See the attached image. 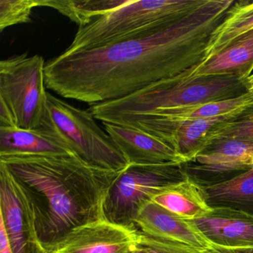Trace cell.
<instances>
[{"label": "cell", "mask_w": 253, "mask_h": 253, "mask_svg": "<svg viewBox=\"0 0 253 253\" xmlns=\"http://www.w3.org/2000/svg\"><path fill=\"white\" fill-rule=\"evenodd\" d=\"M233 0H207L164 30L51 59L45 86L90 106L127 97L151 84L195 69L205 60L211 34Z\"/></svg>", "instance_id": "obj_1"}, {"label": "cell", "mask_w": 253, "mask_h": 253, "mask_svg": "<svg viewBox=\"0 0 253 253\" xmlns=\"http://www.w3.org/2000/svg\"><path fill=\"white\" fill-rule=\"evenodd\" d=\"M33 213L45 249L78 226L105 219V200L120 173L91 167L74 154L0 157Z\"/></svg>", "instance_id": "obj_2"}, {"label": "cell", "mask_w": 253, "mask_h": 253, "mask_svg": "<svg viewBox=\"0 0 253 253\" xmlns=\"http://www.w3.org/2000/svg\"><path fill=\"white\" fill-rule=\"evenodd\" d=\"M195 69L151 84L127 97L92 105L96 119L110 124L127 115L185 107L235 98L247 93L244 81L234 76L189 78Z\"/></svg>", "instance_id": "obj_3"}, {"label": "cell", "mask_w": 253, "mask_h": 253, "mask_svg": "<svg viewBox=\"0 0 253 253\" xmlns=\"http://www.w3.org/2000/svg\"><path fill=\"white\" fill-rule=\"evenodd\" d=\"M207 0H128L79 27L66 52L97 48L164 30L201 8Z\"/></svg>", "instance_id": "obj_4"}, {"label": "cell", "mask_w": 253, "mask_h": 253, "mask_svg": "<svg viewBox=\"0 0 253 253\" xmlns=\"http://www.w3.org/2000/svg\"><path fill=\"white\" fill-rule=\"evenodd\" d=\"M45 66L43 57L26 53L0 62V100L11 109L18 128H55L48 109Z\"/></svg>", "instance_id": "obj_5"}, {"label": "cell", "mask_w": 253, "mask_h": 253, "mask_svg": "<svg viewBox=\"0 0 253 253\" xmlns=\"http://www.w3.org/2000/svg\"><path fill=\"white\" fill-rule=\"evenodd\" d=\"M188 180L183 163L129 164L111 187L103 211L111 223L137 229L134 220L142 209L164 189Z\"/></svg>", "instance_id": "obj_6"}, {"label": "cell", "mask_w": 253, "mask_h": 253, "mask_svg": "<svg viewBox=\"0 0 253 253\" xmlns=\"http://www.w3.org/2000/svg\"><path fill=\"white\" fill-rule=\"evenodd\" d=\"M47 95L56 129L76 156L91 167L115 172L128 167L116 143L97 125L89 109H78L49 92Z\"/></svg>", "instance_id": "obj_7"}, {"label": "cell", "mask_w": 253, "mask_h": 253, "mask_svg": "<svg viewBox=\"0 0 253 253\" xmlns=\"http://www.w3.org/2000/svg\"><path fill=\"white\" fill-rule=\"evenodd\" d=\"M253 168V140H225L206 147L183 164L190 181L200 188L227 181Z\"/></svg>", "instance_id": "obj_8"}, {"label": "cell", "mask_w": 253, "mask_h": 253, "mask_svg": "<svg viewBox=\"0 0 253 253\" xmlns=\"http://www.w3.org/2000/svg\"><path fill=\"white\" fill-rule=\"evenodd\" d=\"M253 100V93L247 92L223 101L127 115L117 118L110 124L132 127L156 137L188 121L216 118L242 110Z\"/></svg>", "instance_id": "obj_9"}, {"label": "cell", "mask_w": 253, "mask_h": 253, "mask_svg": "<svg viewBox=\"0 0 253 253\" xmlns=\"http://www.w3.org/2000/svg\"><path fill=\"white\" fill-rule=\"evenodd\" d=\"M0 218L3 220L13 253H42L33 213L6 166L0 162Z\"/></svg>", "instance_id": "obj_10"}, {"label": "cell", "mask_w": 253, "mask_h": 253, "mask_svg": "<svg viewBox=\"0 0 253 253\" xmlns=\"http://www.w3.org/2000/svg\"><path fill=\"white\" fill-rule=\"evenodd\" d=\"M137 238V229H128L106 220L75 228L46 253H129Z\"/></svg>", "instance_id": "obj_11"}, {"label": "cell", "mask_w": 253, "mask_h": 253, "mask_svg": "<svg viewBox=\"0 0 253 253\" xmlns=\"http://www.w3.org/2000/svg\"><path fill=\"white\" fill-rule=\"evenodd\" d=\"M134 226L145 235L201 251L212 246L191 220L152 201L142 209L134 220Z\"/></svg>", "instance_id": "obj_12"}, {"label": "cell", "mask_w": 253, "mask_h": 253, "mask_svg": "<svg viewBox=\"0 0 253 253\" xmlns=\"http://www.w3.org/2000/svg\"><path fill=\"white\" fill-rule=\"evenodd\" d=\"M103 124L105 131L116 143L129 164L183 163L172 148L145 131L127 126Z\"/></svg>", "instance_id": "obj_13"}, {"label": "cell", "mask_w": 253, "mask_h": 253, "mask_svg": "<svg viewBox=\"0 0 253 253\" xmlns=\"http://www.w3.org/2000/svg\"><path fill=\"white\" fill-rule=\"evenodd\" d=\"M212 245L253 247V215L229 208H211L204 217L189 220Z\"/></svg>", "instance_id": "obj_14"}, {"label": "cell", "mask_w": 253, "mask_h": 253, "mask_svg": "<svg viewBox=\"0 0 253 253\" xmlns=\"http://www.w3.org/2000/svg\"><path fill=\"white\" fill-rule=\"evenodd\" d=\"M68 154L74 153L57 129L0 126V157Z\"/></svg>", "instance_id": "obj_15"}, {"label": "cell", "mask_w": 253, "mask_h": 253, "mask_svg": "<svg viewBox=\"0 0 253 253\" xmlns=\"http://www.w3.org/2000/svg\"><path fill=\"white\" fill-rule=\"evenodd\" d=\"M253 73V30L234 41L217 55L198 65L188 77L234 76L244 81Z\"/></svg>", "instance_id": "obj_16"}, {"label": "cell", "mask_w": 253, "mask_h": 253, "mask_svg": "<svg viewBox=\"0 0 253 253\" xmlns=\"http://www.w3.org/2000/svg\"><path fill=\"white\" fill-rule=\"evenodd\" d=\"M242 110L216 118L188 121L155 137L172 148L183 164L192 162L204 150L206 138L211 128L236 116Z\"/></svg>", "instance_id": "obj_17"}, {"label": "cell", "mask_w": 253, "mask_h": 253, "mask_svg": "<svg viewBox=\"0 0 253 253\" xmlns=\"http://www.w3.org/2000/svg\"><path fill=\"white\" fill-rule=\"evenodd\" d=\"M200 189L211 208L232 209L253 215V168L227 181Z\"/></svg>", "instance_id": "obj_18"}, {"label": "cell", "mask_w": 253, "mask_h": 253, "mask_svg": "<svg viewBox=\"0 0 253 253\" xmlns=\"http://www.w3.org/2000/svg\"><path fill=\"white\" fill-rule=\"evenodd\" d=\"M253 30V1H235L223 21L211 34L204 61L217 55L234 41Z\"/></svg>", "instance_id": "obj_19"}, {"label": "cell", "mask_w": 253, "mask_h": 253, "mask_svg": "<svg viewBox=\"0 0 253 253\" xmlns=\"http://www.w3.org/2000/svg\"><path fill=\"white\" fill-rule=\"evenodd\" d=\"M152 201L185 220L200 218L211 210L200 188L189 179L164 189Z\"/></svg>", "instance_id": "obj_20"}, {"label": "cell", "mask_w": 253, "mask_h": 253, "mask_svg": "<svg viewBox=\"0 0 253 253\" xmlns=\"http://www.w3.org/2000/svg\"><path fill=\"white\" fill-rule=\"evenodd\" d=\"M128 0H40V7L54 8L79 25L86 26L109 11L120 8Z\"/></svg>", "instance_id": "obj_21"}, {"label": "cell", "mask_w": 253, "mask_h": 253, "mask_svg": "<svg viewBox=\"0 0 253 253\" xmlns=\"http://www.w3.org/2000/svg\"><path fill=\"white\" fill-rule=\"evenodd\" d=\"M236 139L253 140V100L236 116L211 128L206 138L204 149L225 140Z\"/></svg>", "instance_id": "obj_22"}, {"label": "cell", "mask_w": 253, "mask_h": 253, "mask_svg": "<svg viewBox=\"0 0 253 253\" xmlns=\"http://www.w3.org/2000/svg\"><path fill=\"white\" fill-rule=\"evenodd\" d=\"M36 7H40V0H0V31L30 23L32 11Z\"/></svg>", "instance_id": "obj_23"}, {"label": "cell", "mask_w": 253, "mask_h": 253, "mask_svg": "<svg viewBox=\"0 0 253 253\" xmlns=\"http://www.w3.org/2000/svg\"><path fill=\"white\" fill-rule=\"evenodd\" d=\"M129 253H204V251L153 238L137 230V240Z\"/></svg>", "instance_id": "obj_24"}, {"label": "cell", "mask_w": 253, "mask_h": 253, "mask_svg": "<svg viewBox=\"0 0 253 253\" xmlns=\"http://www.w3.org/2000/svg\"><path fill=\"white\" fill-rule=\"evenodd\" d=\"M0 126H17L15 118L11 109L3 100H0Z\"/></svg>", "instance_id": "obj_25"}, {"label": "cell", "mask_w": 253, "mask_h": 253, "mask_svg": "<svg viewBox=\"0 0 253 253\" xmlns=\"http://www.w3.org/2000/svg\"><path fill=\"white\" fill-rule=\"evenodd\" d=\"M204 253H253V247H226L212 245Z\"/></svg>", "instance_id": "obj_26"}, {"label": "cell", "mask_w": 253, "mask_h": 253, "mask_svg": "<svg viewBox=\"0 0 253 253\" xmlns=\"http://www.w3.org/2000/svg\"><path fill=\"white\" fill-rule=\"evenodd\" d=\"M0 253H13L3 220L0 218Z\"/></svg>", "instance_id": "obj_27"}, {"label": "cell", "mask_w": 253, "mask_h": 253, "mask_svg": "<svg viewBox=\"0 0 253 253\" xmlns=\"http://www.w3.org/2000/svg\"><path fill=\"white\" fill-rule=\"evenodd\" d=\"M244 85L247 92L253 94V73L244 81Z\"/></svg>", "instance_id": "obj_28"}, {"label": "cell", "mask_w": 253, "mask_h": 253, "mask_svg": "<svg viewBox=\"0 0 253 253\" xmlns=\"http://www.w3.org/2000/svg\"><path fill=\"white\" fill-rule=\"evenodd\" d=\"M45 253V252H43V253Z\"/></svg>", "instance_id": "obj_29"}]
</instances>
